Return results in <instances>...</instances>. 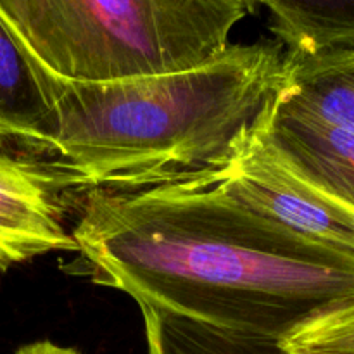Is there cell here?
<instances>
[{
  "label": "cell",
  "instance_id": "1",
  "mask_svg": "<svg viewBox=\"0 0 354 354\" xmlns=\"http://www.w3.org/2000/svg\"><path fill=\"white\" fill-rule=\"evenodd\" d=\"M92 280L225 328L286 341L354 301V258L315 244L214 175L93 190L71 228Z\"/></svg>",
  "mask_w": 354,
  "mask_h": 354
},
{
  "label": "cell",
  "instance_id": "2",
  "mask_svg": "<svg viewBox=\"0 0 354 354\" xmlns=\"http://www.w3.org/2000/svg\"><path fill=\"white\" fill-rule=\"evenodd\" d=\"M50 127L35 161L59 185L130 190L220 171L286 83L280 41L230 44L182 71L71 82L35 66Z\"/></svg>",
  "mask_w": 354,
  "mask_h": 354
},
{
  "label": "cell",
  "instance_id": "3",
  "mask_svg": "<svg viewBox=\"0 0 354 354\" xmlns=\"http://www.w3.org/2000/svg\"><path fill=\"white\" fill-rule=\"evenodd\" d=\"M248 0H0L30 61L71 82L182 71L230 45Z\"/></svg>",
  "mask_w": 354,
  "mask_h": 354
},
{
  "label": "cell",
  "instance_id": "4",
  "mask_svg": "<svg viewBox=\"0 0 354 354\" xmlns=\"http://www.w3.org/2000/svg\"><path fill=\"white\" fill-rule=\"evenodd\" d=\"M213 175L228 192L301 237L354 258L353 207L294 171L265 140L259 124Z\"/></svg>",
  "mask_w": 354,
  "mask_h": 354
},
{
  "label": "cell",
  "instance_id": "5",
  "mask_svg": "<svg viewBox=\"0 0 354 354\" xmlns=\"http://www.w3.org/2000/svg\"><path fill=\"white\" fill-rule=\"evenodd\" d=\"M55 187L37 162L0 151V273L50 252H76Z\"/></svg>",
  "mask_w": 354,
  "mask_h": 354
},
{
  "label": "cell",
  "instance_id": "6",
  "mask_svg": "<svg viewBox=\"0 0 354 354\" xmlns=\"http://www.w3.org/2000/svg\"><path fill=\"white\" fill-rule=\"evenodd\" d=\"M259 130L294 171L354 209V131L303 113L280 92Z\"/></svg>",
  "mask_w": 354,
  "mask_h": 354
},
{
  "label": "cell",
  "instance_id": "7",
  "mask_svg": "<svg viewBox=\"0 0 354 354\" xmlns=\"http://www.w3.org/2000/svg\"><path fill=\"white\" fill-rule=\"evenodd\" d=\"M50 127L37 68L0 19V151L33 159Z\"/></svg>",
  "mask_w": 354,
  "mask_h": 354
},
{
  "label": "cell",
  "instance_id": "8",
  "mask_svg": "<svg viewBox=\"0 0 354 354\" xmlns=\"http://www.w3.org/2000/svg\"><path fill=\"white\" fill-rule=\"evenodd\" d=\"M280 95L317 120L354 131V48L317 55L287 52Z\"/></svg>",
  "mask_w": 354,
  "mask_h": 354
},
{
  "label": "cell",
  "instance_id": "9",
  "mask_svg": "<svg viewBox=\"0 0 354 354\" xmlns=\"http://www.w3.org/2000/svg\"><path fill=\"white\" fill-rule=\"evenodd\" d=\"M149 354H292L282 339L199 322L142 304Z\"/></svg>",
  "mask_w": 354,
  "mask_h": 354
},
{
  "label": "cell",
  "instance_id": "10",
  "mask_svg": "<svg viewBox=\"0 0 354 354\" xmlns=\"http://www.w3.org/2000/svg\"><path fill=\"white\" fill-rule=\"evenodd\" d=\"M272 14V30L289 54L354 48V0H248Z\"/></svg>",
  "mask_w": 354,
  "mask_h": 354
},
{
  "label": "cell",
  "instance_id": "11",
  "mask_svg": "<svg viewBox=\"0 0 354 354\" xmlns=\"http://www.w3.org/2000/svg\"><path fill=\"white\" fill-rule=\"evenodd\" d=\"M283 344L292 354H354V301L318 315Z\"/></svg>",
  "mask_w": 354,
  "mask_h": 354
},
{
  "label": "cell",
  "instance_id": "12",
  "mask_svg": "<svg viewBox=\"0 0 354 354\" xmlns=\"http://www.w3.org/2000/svg\"><path fill=\"white\" fill-rule=\"evenodd\" d=\"M14 354H82L73 348H64V346L54 344L50 341H37L31 344L23 346Z\"/></svg>",
  "mask_w": 354,
  "mask_h": 354
}]
</instances>
